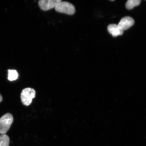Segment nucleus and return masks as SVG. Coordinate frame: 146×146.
<instances>
[{
	"label": "nucleus",
	"instance_id": "obj_1",
	"mask_svg": "<svg viewBox=\"0 0 146 146\" xmlns=\"http://www.w3.org/2000/svg\"><path fill=\"white\" fill-rule=\"evenodd\" d=\"M56 12L72 15L76 12L75 7L72 3L66 1H61L55 7Z\"/></svg>",
	"mask_w": 146,
	"mask_h": 146
},
{
	"label": "nucleus",
	"instance_id": "obj_2",
	"mask_svg": "<svg viewBox=\"0 0 146 146\" xmlns=\"http://www.w3.org/2000/svg\"><path fill=\"white\" fill-rule=\"evenodd\" d=\"M13 121V116L10 113L2 116L0 118V134H5L10 129Z\"/></svg>",
	"mask_w": 146,
	"mask_h": 146
},
{
	"label": "nucleus",
	"instance_id": "obj_3",
	"mask_svg": "<svg viewBox=\"0 0 146 146\" xmlns=\"http://www.w3.org/2000/svg\"><path fill=\"white\" fill-rule=\"evenodd\" d=\"M35 90L30 88L23 89L21 94V102L24 105L28 106L31 103L33 98L35 97Z\"/></svg>",
	"mask_w": 146,
	"mask_h": 146
},
{
	"label": "nucleus",
	"instance_id": "obj_4",
	"mask_svg": "<svg viewBox=\"0 0 146 146\" xmlns=\"http://www.w3.org/2000/svg\"><path fill=\"white\" fill-rule=\"evenodd\" d=\"M61 0H40L38 1V4L42 10L47 11L55 8Z\"/></svg>",
	"mask_w": 146,
	"mask_h": 146
},
{
	"label": "nucleus",
	"instance_id": "obj_5",
	"mask_svg": "<svg viewBox=\"0 0 146 146\" xmlns=\"http://www.w3.org/2000/svg\"><path fill=\"white\" fill-rule=\"evenodd\" d=\"M134 20L132 18L126 16L122 18L118 25L124 31L130 28L134 25Z\"/></svg>",
	"mask_w": 146,
	"mask_h": 146
},
{
	"label": "nucleus",
	"instance_id": "obj_6",
	"mask_svg": "<svg viewBox=\"0 0 146 146\" xmlns=\"http://www.w3.org/2000/svg\"><path fill=\"white\" fill-rule=\"evenodd\" d=\"M108 30L109 33L113 37L121 35L123 32V31L122 30L118 25L114 24L109 25L108 27Z\"/></svg>",
	"mask_w": 146,
	"mask_h": 146
},
{
	"label": "nucleus",
	"instance_id": "obj_7",
	"mask_svg": "<svg viewBox=\"0 0 146 146\" xmlns=\"http://www.w3.org/2000/svg\"><path fill=\"white\" fill-rule=\"evenodd\" d=\"M141 2L140 0H129L126 3V8L128 10H131L134 7L139 5Z\"/></svg>",
	"mask_w": 146,
	"mask_h": 146
},
{
	"label": "nucleus",
	"instance_id": "obj_8",
	"mask_svg": "<svg viewBox=\"0 0 146 146\" xmlns=\"http://www.w3.org/2000/svg\"><path fill=\"white\" fill-rule=\"evenodd\" d=\"M10 139L7 135L1 134L0 135V146H9Z\"/></svg>",
	"mask_w": 146,
	"mask_h": 146
},
{
	"label": "nucleus",
	"instance_id": "obj_9",
	"mask_svg": "<svg viewBox=\"0 0 146 146\" xmlns=\"http://www.w3.org/2000/svg\"><path fill=\"white\" fill-rule=\"evenodd\" d=\"M8 72V79L9 81H12L17 79L18 74L17 71L9 69Z\"/></svg>",
	"mask_w": 146,
	"mask_h": 146
},
{
	"label": "nucleus",
	"instance_id": "obj_10",
	"mask_svg": "<svg viewBox=\"0 0 146 146\" xmlns=\"http://www.w3.org/2000/svg\"><path fill=\"white\" fill-rule=\"evenodd\" d=\"M3 100V97L1 95V94H0V103Z\"/></svg>",
	"mask_w": 146,
	"mask_h": 146
}]
</instances>
